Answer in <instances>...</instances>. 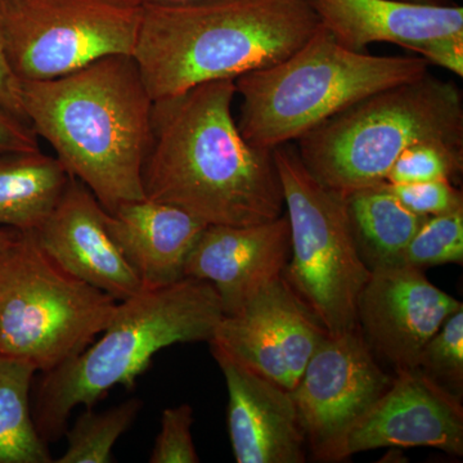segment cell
Returning a JSON list of instances; mask_svg holds the SVG:
<instances>
[{
    "label": "cell",
    "instance_id": "21",
    "mask_svg": "<svg viewBox=\"0 0 463 463\" xmlns=\"http://www.w3.org/2000/svg\"><path fill=\"white\" fill-rule=\"evenodd\" d=\"M36 373L23 359L0 354V463L54 462L30 405Z\"/></svg>",
    "mask_w": 463,
    "mask_h": 463
},
{
    "label": "cell",
    "instance_id": "7",
    "mask_svg": "<svg viewBox=\"0 0 463 463\" xmlns=\"http://www.w3.org/2000/svg\"><path fill=\"white\" fill-rule=\"evenodd\" d=\"M118 301L65 272L33 232L0 251V354L42 373L71 361L105 330Z\"/></svg>",
    "mask_w": 463,
    "mask_h": 463
},
{
    "label": "cell",
    "instance_id": "8",
    "mask_svg": "<svg viewBox=\"0 0 463 463\" xmlns=\"http://www.w3.org/2000/svg\"><path fill=\"white\" fill-rule=\"evenodd\" d=\"M289 224L283 277L330 335L359 328L358 300L371 276L356 246L345 201L309 173L297 149H273Z\"/></svg>",
    "mask_w": 463,
    "mask_h": 463
},
{
    "label": "cell",
    "instance_id": "22",
    "mask_svg": "<svg viewBox=\"0 0 463 463\" xmlns=\"http://www.w3.org/2000/svg\"><path fill=\"white\" fill-rule=\"evenodd\" d=\"M142 402L133 398L105 412L87 408L66 430L67 449L56 463H109L116 441L136 421Z\"/></svg>",
    "mask_w": 463,
    "mask_h": 463
},
{
    "label": "cell",
    "instance_id": "13",
    "mask_svg": "<svg viewBox=\"0 0 463 463\" xmlns=\"http://www.w3.org/2000/svg\"><path fill=\"white\" fill-rule=\"evenodd\" d=\"M411 447L463 455L459 397L420 368L397 371L388 390L350 431L344 459L380 448Z\"/></svg>",
    "mask_w": 463,
    "mask_h": 463
},
{
    "label": "cell",
    "instance_id": "11",
    "mask_svg": "<svg viewBox=\"0 0 463 463\" xmlns=\"http://www.w3.org/2000/svg\"><path fill=\"white\" fill-rule=\"evenodd\" d=\"M327 335L282 274L224 316L209 344L291 392Z\"/></svg>",
    "mask_w": 463,
    "mask_h": 463
},
{
    "label": "cell",
    "instance_id": "24",
    "mask_svg": "<svg viewBox=\"0 0 463 463\" xmlns=\"http://www.w3.org/2000/svg\"><path fill=\"white\" fill-rule=\"evenodd\" d=\"M462 172L463 146L421 142L405 149L390 167L385 182L390 184L453 182Z\"/></svg>",
    "mask_w": 463,
    "mask_h": 463
},
{
    "label": "cell",
    "instance_id": "9",
    "mask_svg": "<svg viewBox=\"0 0 463 463\" xmlns=\"http://www.w3.org/2000/svg\"><path fill=\"white\" fill-rule=\"evenodd\" d=\"M141 11L129 0H3L9 65L20 80L43 81L99 58L133 56Z\"/></svg>",
    "mask_w": 463,
    "mask_h": 463
},
{
    "label": "cell",
    "instance_id": "29",
    "mask_svg": "<svg viewBox=\"0 0 463 463\" xmlns=\"http://www.w3.org/2000/svg\"><path fill=\"white\" fill-rule=\"evenodd\" d=\"M0 109L29 125L25 109H24L21 80L9 65L2 27H0Z\"/></svg>",
    "mask_w": 463,
    "mask_h": 463
},
{
    "label": "cell",
    "instance_id": "34",
    "mask_svg": "<svg viewBox=\"0 0 463 463\" xmlns=\"http://www.w3.org/2000/svg\"><path fill=\"white\" fill-rule=\"evenodd\" d=\"M0 2H3V0H0Z\"/></svg>",
    "mask_w": 463,
    "mask_h": 463
},
{
    "label": "cell",
    "instance_id": "16",
    "mask_svg": "<svg viewBox=\"0 0 463 463\" xmlns=\"http://www.w3.org/2000/svg\"><path fill=\"white\" fill-rule=\"evenodd\" d=\"M210 345L227 383L228 432L236 462H306V435L291 392Z\"/></svg>",
    "mask_w": 463,
    "mask_h": 463
},
{
    "label": "cell",
    "instance_id": "14",
    "mask_svg": "<svg viewBox=\"0 0 463 463\" xmlns=\"http://www.w3.org/2000/svg\"><path fill=\"white\" fill-rule=\"evenodd\" d=\"M291 254L288 215L250 225L209 224L185 261L184 277L210 283L224 316L283 274Z\"/></svg>",
    "mask_w": 463,
    "mask_h": 463
},
{
    "label": "cell",
    "instance_id": "4",
    "mask_svg": "<svg viewBox=\"0 0 463 463\" xmlns=\"http://www.w3.org/2000/svg\"><path fill=\"white\" fill-rule=\"evenodd\" d=\"M223 317L214 288L191 277L118 301L105 330L90 345L44 373L33 410L42 438L48 443L62 437L75 407L93 408L116 386L133 389L160 350L210 343Z\"/></svg>",
    "mask_w": 463,
    "mask_h": 463
},
{
    "label": "cell",
    "instance_id": "20",
    "mask_svg": "<svg viewBox=\"0 0 463 463\" xmlns=\"http://www.w3.org/2000/svg\"><path fill=\"white\" fill-rule=\"evenodd\" d=\"M344 201L359 254L370 270L401 265L425 216L408 210L386 182L352 192Z\"/></svg>",
    "mask_w": 463,
    "mask_h": 463
},
{
    "label": "cell",
    "instance_id": "32",
    "mask_svg": "<svg viewBox=\"0 0 463 463\" xmlns=\"http://www.w3.org/2000/svg\"><path fill=\"white\" fill-rule=\"evenodd\" d=\"M403 2L423 3V5H450L448 0H403Z\"/></svg>",
    "mask_w": 463,
    "mask_h": 463
},
{
    "label": "cell",
    "instance_id": "28",
    "mask_svg": "<svg viewBox=\"0 0 463 463\" xmlns=\"http://www.w3.org/2000/svg\"><path fill=\"white\" fill-rule=\"evenodd\" d=\"M420 54L429 65H435L463 76V35L441 36L421 43L412 51Z\"/></svg>",
    "mask_w": 463,
    "mask_h": 463
},
{
    "label": "cell",
    "instance_id": "1",
    "mask_svg": "<svg viewBox=\"0 0 463 463\" xmlns=\"http://www.w3.org/2000/svg\"><path fill=\"white\" fill-rule=\"evenodd\" d=\"M236 96L234 80H216L154 100L142 170L147 199L207 225L257 224L283 214L273 151L243 138L232 111Z\"/></svg>",
    "mask_w": 463,
    "mask_h": 463
},
{
    "label": "cell",
    "instance_id": "18",
    "mask_svg": "<svg viewBox=\"0 0 463 463\" xmlns=\"http://www.w3.org/2000/svg\"><path fill=\"white\" fill-rule=\"evenodd\" d=\"M106 224L145 288L184 279L185 261L207 225L179 207L147 197L106 212Z\"/></svg>",
    "mask_w": 463,
    "mask_h": 463
},
{
    "label": "cell",
    "instance_id": "33",
    "mask_svg": "<svg viewBox=\"0 0 463 463\" xmlns=\"http://www.w3.org/2000/svg\"><path fill=\"white\" fill-rule=\"evenodd\" d=\"M129 2L137 3V5H143V3L151 2H187V0H129Z\"/></svg>",
    "mask_w": 463,
    "mask_h": 463
},
{
    "label": "cell",
    "instance_id": "15",
    "mask_svg": "<svg viewBox=\"0 0 463 463\" xmlns=\"http://www.w3.org/2000/svg\"><path fill=\"white\" fill-rule=\"evenodd\" d=\"M33 234L58 267L116 301L145 288L109 234L106 210L72 176L53 212Z\"/></svg>",
    "mask_w": 463,
    "mask_h": 463
},
{
    "label": "cell",
    "instance_id": "25",
    "mask_svg": "<svg viewBox=\"0 0 463 463\" xmlns=\"http://www.w3.org/2000/svg\"><path fill=\"white\" fill-rule=\"evenodd\" d=\"M420 370L452 392L461 395L463 388V307L448 317L420 358Z\"/></svg>",
    "mask_w": 463,
    "mask_h": 463
},
{
    "label": "cell",
    "instance_id": "31",
    "mask_svg": "<svg viewBox=\"0 0 463 463\" xmlns=\"http://www.w3.org/2000/svg\"><path fill=\"white\" fill-rule=\"evenodd\" d=\"M14 233L16 231L9 230V228H0V251L11 242V240L14 239Z\"/></svg>",
    "mask_w": 463,
    "mask_h": 463
},
{
    "label": "cell",
    "instance_id": "10",
    "mask_svg": "<svg viewBox=\"0 0 463 463\" xmlns=\"http://www.w3.org/2000/svg\"><path fill=\"white\" fill-rule=\"evenodd\" d=\"M392 381L377 364L361 328L323 339L291 390L307 446L316 459L344 461L350 431Z\"/></svg>",
    "mask_w": 463,
    "mask_h": 463
},
{
    "label": "cell",
    "instance_id": "30",
    "mask_svg": "<svg viewBox=\"0 0 463 463\" xmlns=\"http://www.w3.org/2000/svg\"><path fill=\"white\" fill-rule=\"evenodd\" d=\"M32 127L0 109V154L38 151V138Z\"/></svg>",
    "mask_w": 463,
    "mask_h": 463
},
{
    "label": "cell",
    "instance_id": "12",
    "mask_svg": "<svg viewBox=\"0 0 463 463\" xmlns=\"http://www.w3.org/2000/svg\"><path fill=\"white\" fill-rule=\"evenodd\" d=\"M461 301L408 265L374 268L358 300V325L373 352L397 371L419 368L423 347Z\"/></svg>",
    "mask_w": 463,
    "mask_h": 463
},
{
    "label": "cell",
    "instance_id": "6",
    "mask_svg": "<svg viewBox=\"0 0 463 463\" xmlns=\"http://www.w3.org/2000/svg\"><path fill=\"white\" fill-rule=\"evenodd\" d=\"M421 142L463 146V94L426 72L377 91L298 139L309 173L341 196L385 182L405 149Z\"/></svg>",
    "mask_w": 463,
    "mask_h": 463
},
{
    "label": "cell",
    "instance_id": "26",
    "mask_svg": "<svg viewBox=\"0 0 463 463\" xmlns=\"http://www.w3.org/2000/svg\"><path fill=\"white\" fill-rule=\"evenodd\" d=\"M192 423L194 410L190 404L164 410L161 430L155 440L149 462L199 463L200 457L192 439Z\"/></svg>",
    "mask_w": 463,
    "mask_h": 463
},
{
    "label": "cell",
    "instance_id": "3",
    "mask_svg": "<svg viewBox=\"0 0 463 463\" xmlns=\"http://www.w3.org/2000/svg\"><path fill=\"white\" fill-rule=\"evenodd\" d=\"M319 26L309 0L143 3L132 57L157 100L272 66Z\"/></svg>",
    "mask_w": 463,
    "mask_h": 463
},
{
    "label": "cell",
    "instance_id": "23",
    "mask_svg": "<svg viewBox=\"0 0 463 463\" xmlns=\"http://www.w3.org/2000/svg\"><path fill=\"white\" fill-rule=\"evenodd\" d=\"M463 207L428 216L408 243L401 265L423 269L443 264H462Z\"/></svg>",
    "mask_w": 463,
    "mask_h": 463
},
{
    "label": "cell",
    "instance_id": "19",
    "mask_svg": "<svg viewBox=\"0 0 463 463\" xmlns=\"http://www.w3.org/2000/svg\"><path fill=\"white\" fill-rule=\"evenodd\" d=\"M71 175L57 157L30 152L0 154V228L35 232L62 197Z\"/></svg>",
    "mask_w": 463,
    "mask_h": 463
},
{
    "label": "cell",
    "instance_id": "5",
    "mask_svg": "<svg viewBox=\"0 0 463 463\" xmlns=\"http://www.w3.org/2000/svg\"><path fill=\"white\" fill-rule=\"evenodd\" d=\"M429 71L420 56H373L347 50L322 25L279 62L234 80L243 138L273 149L298 141L362 99Z\"/></svg>",
    "mask_w": 463,
    "mask_h": 463
},
{
    "label": "cell",
    "instance_id": "27",
    "mask_svg": "<svg viewBox=\"0 0 463 463\" xmlns=\"http://www.w3.org/2000/svg\"><path fill=\"white\" fill-rule=\"evenodd\" d=\"M388 184L389 190L408 210L420 216L446 214L463 207L462 191L450 181H431L413 184Z\"/></svg>",
    "mask_w": 463,
    "mask_h": 463
},
{
    "label": "cell",
    "instance_id": "2",
    "mask_svg": "<svg viewBox=\"0 0 463 463\" xmlns=\"http://www.w3.org/2000/svg\"><path fill=\"white\" fill-rule=\"evenodd\" d=\"M27 121L108 213L146 199L152 106L132 56L99 58L52 80H21Z\"/></svg>",
    "mask_w": 463,
    "mask_h": 463
},
{
    "label": "cell",
    "instance_id": "17",
    "mask_svg": "<svg viewBox=\"0 0 463 463\" xmlns=\"http://www.w3.org/2000/svg\"><path fill=\"white\" fill-rule=\"evenodd\" d=\"M321 25L340 43L364 52L390 43L412 52L421 43L463 35V8L403 0H309Z\"/></svg>",
    "mask_w": 463,
    "mask_h": 463
}]
</instances>
